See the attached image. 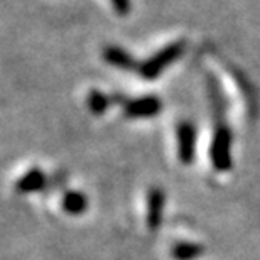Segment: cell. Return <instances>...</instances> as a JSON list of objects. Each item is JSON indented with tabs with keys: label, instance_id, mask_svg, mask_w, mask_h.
<instances>
[{
	"label": "cell",
	"instance_id": "6da1fadb",
	"mask_svg": "<svg viewBox=\"0 0 260 260\" xmlns=\"http://www.w3.org/2000/svg\"><path fill=\"white\" fill-rule=\"evenodd\" d=\"M186 51V41H176L168 46H164L162 49L157 51L154 56H150L149 59H145L142 64L137 68L139 75L144 80H155L160 76L166 68H169L176 59H179Z\"/></svg>",
	"mask_w": 260,
	"mask_h": 260
},
{
	"label": "cell",
	"instance_id": "7a4b0ae2",
	"mask_svg": "<svg viewBox=\"0 0 260 260\" xmlns=\"http://www.w3.org/2000/svg\"><path fill=\"white\" fill-rule=\"evenodd\" d=\"M210 157L213 168L220 173H225L232 168V132L225 123H220L213 134Z\"/></svg>",
	"mask_w": 260,
	"mask_h": 260
},
{
	"label": "cell",
	"instance_id": "3957f363",
	"mask_svg": "<svg viewBox=\"0 0 260 260\" xmlns=\"http://www.w3.org/2000/svg\"><path fill=\"white\" fill-rule=\"evenodd\" d=\"M160 110H162V102L155 95L132 98V100L123 102V112L128 118H152L159 115Z\"/></svg>",
	"mask_w": 260,
	"mask_h": 260
},
{
	"label": "cell",
	"instance_id": "277c9868",
	"mask_svg": "<svg viewBox=\"0 0 260 260\" xmlns=\"http://www.w3.org/2000/svg\"><path fill=\"white\" fill-rule=\"evenodd\" d=\"M178 135V157L183 164H191L196 152V127L189 120H183L176 128Z\"/></svg>",
	"mask_w": 260,
	"mask_h": 260
},
{
	"label": "cell",
	"instance_id": "5b68a950",
	"mask_svg": "<svg viewBox=\"0 0 260 260\" xmlns=\"http://www.w3.org/2000/svg\"><path fill=\"white\" fill-rule=\"evenodd\" d=\"M164 191L160 188H152L147 198V225L150 230H157L162 221V208H164Z\"/></svg>",
	"mask_w": 260,
	"mask_h": 260
},
{
	"label": "cell",
	"instance_id": "8992f818",
	"mask_svg": "<svg viewBox=\"0 0 260 260\" xmlns=\"http://www.w3.org/2000/svg\"><path fill=\"white\" fill-rule=\"evenodd\" d=\"M103 59L108 64L118 68V70H135V68H139L132 56L118 46H107L103 49Z\"/></svg>",
	"mask_w": 260,
	"mask_h": 260
},
{
	"label": "cell",
	"instance_id": "52a82bcc",
	"mask_svg": "<svg viewBox=\"0 0 260 260\" xmlns=\"http://www.w3.org/2000/svg\"><path fill=\"white\" fill-rule=\"evenodd\" d=\"M46 174L43 173L41 169H30L27 171L22 178L17 181L15 184V189L22 194H27V193H36V191H41L46 186Z\"/></svg>",
	"mask_w": 260,
	"mask_h": 260
},
{
	"label": "cell",
	"instance_id": "ba28073f",
	"mask_svg": "<svg viewBox=\"0 0 260 260\" xmlns=\"http://www.w3.org/2000/svg\"><path fill=\"white\" fill-rule=\"evenodd\" d=\"M61 205H63V210L68 215L76 216L86 211L88 198L83 193H80V191H68V193H64L63 200H61Z\"/></svg>",
	"mask_w": 260,
	"mask_h": 260
},
{
	"label": "cell",
	"instance_id": "9c48e42d",
	"mask_svg": "<svg viewBox=\"0 0 260 260\" xmlns=\"http://www.w3.org/2000/svg\"><path fill=\"white\" fill-rule=\"evenodd\" d=\"M203 253H205V248L198 243H176L171 250V255H173L174 260H196L200 258Z\"/></svg>",
	"mask_w": 260,
	"mask_h": 260
},
{
	"label": "cell",
	"instance_id": "30bf717a",
	"mask_svg": "<svg viewBox=\"0 0 260 260\" xmlns=\"http://www.w3.org/2000/svg\"><path fill=\"white\" fill-rule=\"evenodd\" d=\"M110 96L105 95L100 90H91L88 93V108L95 113V115H103L107 108L110 107Z\"/></svg>",
	"mask_w": 260,
	"mask_h": 260
},
{
	"label": "cell",
	"instance_id": "8fae6325",
	"mask_svg": "<svg viewBox=\"0 0 260 260\" xmlns=\"http://www.w3.org/2000/svg\"><path fill=\"white\" fill-rule=\"evenodd\" d=\"M110 2H112L113 10H115L118 15L130 14V9H132V2H130V0H110Z\"/></svg>",
	"mask_w": 260,
	"mask_h": 260
}]
</instances>
